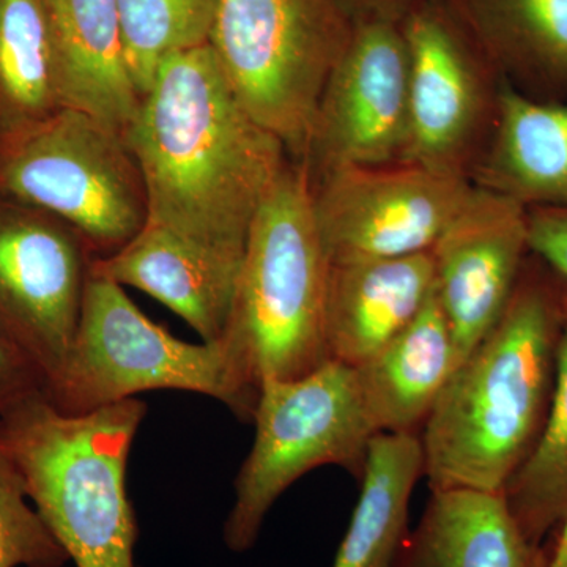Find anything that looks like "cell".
<instances>
[{
	"label": "cell",
	"mask_w": 567,
	"mask_h": 567,
	"mask_svg": "<svg viewBox=\"0 0 567 567\" xmlns=\"http://www.w3.org/2000/svg\"><path fill=\"white\" fill-rule=\"evenodd\" d=\"M147 223L244 257L254 218L286 169L281 141L254 121L210 44L171 54L125 132Z\"/></svg>",
	"instance_id": "obj_1"
},
{
	"label": "cell",
	"mask_w": 567,
	"mask_h": 567,
	"mask_svg": "<svg viewBox=\"0 0 567 567\" xmlns=\"http://www.w3.org/2000/svg\"><path fill=\"white\" fill-rule=\"evenodd\" d=\"M567 290L529 256L505 312L454 369L421 432L431 492L503 494L546 424Z\"/></svg>",
	"instance_id": "obj_2"
},
{
	"label": "cell",
	"mask_w": 567,
	"mask_h": 567,
	"mask_svg": "<svg viewBox=\"0 0 567 567\" xmlns=\"http://www.w3.org/2000/svg\"><path fill=\"white\" fill-rule=\"evenodd\" d=\"M145 413L132 398L66 415L41 391L0 416V445L76 567H141L126 468Z\"/></svg>",
	"instance_id": "obj_3"
},
{
	"label": "cell",
	"mask_w": 567,
	"mask_h": 567,
	"mask_svg": "<svg viewBox=\"0 0 567 567\" xmlns=\"http://www.w3.org/2000/svg\"><path fill=\"white\" fill-rule=\"evenodd\" d=\"M331 262L308 164L282 171L246 240L221 344L249 385L295 379L330 360L324 342Z\"/></svg>",
	"instance_id": "obj_4"
},
{
	"label": "cell",
	"mask_w": 567,
	"mask_h": 567,
	"mask_svg": "<svg viewBox=\"0 0 567 567\" xmlns=\"http://www.w3.org/2000/svg\"><path fill=\"white\" fill-rule=\"evenodd\" d=\"M159 390L208 395L240 420L252 417L259 395L221 342L175 338L148 319L122 286L92 274L69 357L44 394L62 413L82 415Z\"/></svg>",
	"instance_id": "obj_5"
},
{
	"label": "cell",
	"mask_w": 567,
	"mask_h": 567,
	"mask_svg": "<svg viewBox=\"0 0 567 567\" xmlns=\"http://www.w3.org/2000/svg\"><path fill=\"white\" fill-rule=\"evenodd\" d=\"M353 29L342 0H218L208 44L254 121L305 153Z\"/></svg>",
	"instance_id": "obj_6"
},
{
	"label": "cell",
	"mask_w": 567,
	"mask_h": 567,
	"mask_svg": "<svg viewBox=\"0 0 567 567\" xmlns=\"http://www.w3.org/2000/svg\"><path fill=\"white\" fill-rule=\"evenodd\" d=\"M252 420L256 436L223 529L237 554L254 547L279 496L306 473L339 465L361 480L377 435L354 369L334 360L295 379L264 380Z\"/></svg>",
	"instance_id": "obj_7"
},
{
	"label": "cell",
	"mask_w": 567,
	"mask_h": 567,
	"mask_svg": "<svg viewBox=\"0 0 567 567\" xmlns=\"http://www.w3.org/2000/svg\"><path fill=\"white\" fill-rule=\"evenodd\" d=\"M0 193L69 224L96 259L147 224L144 182L125 134L70 107L0 140Z\"/></svg>",
	"instance_id": "obj_8"
},
{
	"label": "cell",
	"mask_w": 567,
	"mask_h": 567,
	"mask_svg": "<svg viewBox=\"0 0 567 567\" xmlns=\"http://www.w3.org/2000/svg\"><path fill=\"white\" fill-rule=\"evenodd\" d=\"M473 188L462 171L415 163L324 173L315 205L331 265L432 251Z\"/></svg>",
	"instance_id": "obj_9"
},
{
	"label": "cell",
	"mask_w": 567,
	"mask_h": 567,
	"mask_svg": "<svg viewBox=\"0 0 567 567\" xmlns=\"http://www.w3.org/2000/svg\"><path fill=\"white\" fill-rule=\"evenodd\" d=\"M95 259L55 216L0 204V333L35 365L44 391L69 357Z\"/></svg>",
	"instance_id": "obj_10"
},
{
	"label": "cell",
	"mask_w": 567,
	"mask_h": 567,
	"mask_svg": "<svg viewBox=\"0 0 567 567\" xmlns=\"http://www.w3.org/2000/svg\"><path fill=\"white\" fill-rule=\"evenodd\" d=\"M409 48L402 21H354L324 87L306 152L323 174L402 158L409 125Z\"/></svg>",
	"instance_id": "obj_11"
},
{
	"label": "cell",
	"mask_w": 567,
	"mask_h": 567,
	"mask_svg": "<svg viewBox=\"0 0 567 567\" xmlns=\"http://www.w3.org/2000/svg\"><path fill=\"white\" fill-rule=\"evenodd\" d=\"M432 254L436 300L461 363L505 312L532 256L528 210L511 197L477 186Z\"/></svg>",
	"instance_id": "obj_12"
},
{
	"label": "cell",
	"mask_w": 567,
	"mask_h": 567,
	"mask_svg": "<svg viewBox=\"0 0 567 567\" xmlns=\"http://www.w3.org/2000/svg\"><path fill=\"white\" fill-rule=\"evenodd\" d=\"M409 125L401 162L461 169L481 110L472 35L446 0H420L402 20Z\"/></svg>",
	"instance_id": "obj_13"
},
{
	"label": "cell",
	"mask_w": 567,
	"mask_h": 567,
	"mask_svg": "<svg viewBox=\"0 0 567 567\" xmlns=\"http://www.w3.org/2000/svg\"><path fill=\"white\" fill-rule=\"evenodd\" d=\"M241 260L147 223L117 252L93 260L92 274L151 295L204 342H221Z\"/></svg>",
	"instance_id": "obj_14"
},
{
	"label": "cell",
	"mask_w": 567,
	"mask_h": 567,
	"mask_svg": "<svg viewBox=\"0 0 567 567\" xmlns=\"http://www.w3.org/2000/svg\"><path fill=\"white\" fill-rule=\"evenodd\" d=\"M61 107L125 134L141 95L126 65L117 0H39Z\"/></svg>",
	"instance_id": "obj_15"
},
{
	"label": "cell",
	"mask_w": 567,
	"mask_h": 567,
	"mask_svg": "<svg viewBox=\"0 0 567 567\" xmlns=\"http://www.w3.org/2000/svg\"><path fill=\"white\" fill-rule=\"evenodd\" d=\"M432 251L331 265L324 342L330 360L363 364L402 333L435 292Z\"/></svg>",
	"instance_id": "obj_16"
},
{
	"label": "cell",
	"mask_w": 567,
	"mask_h": 567,
	"mask_svg": "<svg viewBox=\"0 0 567 567\" xmlns=\"http://www.w3.org/2000/svg\"><path fill=\"white\" fill-rule=\"evenodd\" d=\"M547 547L529 540L503 494L435 491L393 567H547Z\"/></svg>",
	"instance_id": "obj_17"
},
{
	"label": "cell",
	"mask_w": 567,
	"mask_h": 567,
	"mask_svg": "<svg viewBox=\"0 0 567 567\" xmlns=\"http://www.w3.org/2000/svg\"><path fill=\"white\" fill-rule=\"evenodd\" d=\"M457 364L456 344L434 292L402 333L353 368L377 434H417Z\"/></svg>",
	"instance_id": "obj_18"
},
{
	"label": "cell",
	"mask_w": 567,
	"mask_h": 567,
	"mask_svg": "<svg viewBox=\"0 0 567 567\" xmlns=\"http://www.w3.org/2000/svg\"><path fill=\"white\" fill-rule=\"evenodd\" d=\"M481 186L533 208H567V100L539 102L506 87Z\"/></svg>",
	"instance_id": "obj_19"
},
{
	"label": "cell",
	"mask_w": 567,
	"mask_h": 567,
	"mask_svg": "<svg viewBox=\"0 0 567 567\" xmlns=\"http://www.w3.org/2000/svg\"><path fill=\"white\" fill-rule=\"evenodd\" d=\"M424 476L420 434H377L361 492L333 567H393L409 529L410 499Z\"/></svg>",
	"instance_id": "obj_20"
},
{
	"label": "cell",
	"mask_w": 567,
	"mask_h": 567,
	"mask_svg": "<svg viewBox=\"0 0 567 567\" xmlns=\"http://www.w3.org/2000/svg\"><path fill=\"white\" fill-rule=\"evenodd\" d=\"M466 31L503 65L567 82V0H446Z\"/></svg>",
	"instance_id": "obj_21"
},
{
	"label": "cell",
	"mask_w": 567,
	"mask_h": 567,
	"mask_svg": "<svg viewBox=\"0 0 567 567\" xmlns=\"http://www.w3.org/2000/svg\"><path fill=\"white\" fill-rule=\"evenodd\" d=\"M58 110L39 0H0V140Z\"/></svg>",
	"instance_id": "obj_22"
},
{
	"label": "cell",
	"mask_w": 567,
	"mask_h": 567,
	"mask_svg": "<svg viewBox=\"0 0 567 567\" xmlns=\"http://www.w3.org/2000/svg\"><path fill=\"white\" fill-rule=\"evenodd\" d=\"M529 540L546 546L567 513V320L559 346L557 383L535 450L503 491Z\"/></svg>",
	"instance_id": "obj_23"
},
{
	"label": "cell",
	"mask_w": 567,
	"mask_h": 567,
	"mask_svg": "<svg viewBox=\"0 0 567 567\" xmlns=\"http://www.w3.org/2000/svg\"><path fill=\"white\" fill-rule=\"evenodd\" d=\"M126 65L140 95L175 52L208 43L218 0H117Z\"/></svg>",
	"instance_id": "obj_24"
},
{
	"label": "cell",
	"mask_w": 567,
	"mask_h": 567,
	"mask_svg": "<svg viewBox=\"0 0 567 567\" xmlns=\"http://www.w3.org/2000/svg\"><path fill=\"white\" fill-rule=\"evenodd\" d=\"M69 561L0 445V567H63Z\"/></svg>",
	"instance_id": "obj_25"
},
{
	"label": "cell",
	"mask_w": 567,
	"mask_h": 567,
	"mask_svg": "<svg viewBox=\"0 0 567 567\" xmlns=\"http://www.w3.org/2000/svg\"><path fill=\"white\" fill-rule=\"evenodd\" d=\"M529 249L567 290V208L528 210Z\"/></svg>",
	"instance_id": "obj_26"
},
{
	"label": "cell",
	"mask_w": 567,
	"mask_h": 567,
	"mask_svg": "<svg viewBox=\"0 0 567 567\" xmlns=\"http://www.w3.org/2000/svg\"><path fill=\"white\" fill-rule=\"evenodd\" d=\"M41 391L44 393L43 377L35 365L0 333V416Z\"/></svg>",
	"instance_id": "obj_27"
},
{
	"label": "cell",
	"mask_w": 567,
	"mask_h": 567,
	"mask_svg": "<svg viewBox=\"0 0 567 567\" xmlns=\"http://www.w3.org/2000/svg\"><path fill=\"white\" fill-rule=\"evenodd\" d=\"M342 2L354 21L365 20V18L402 21L420 0H342Z\"/></svg>",
	"instance_id": "obj_28"
},
{
	"label": "cell",
	"mask_w": 567,
	"mask_h": 567,
	"mask_svg": "<svg viewBox=\"0 0 567 567\" xmlns=\"http://www.w3.org/2000/svg\"><path fill=\"white\" fill-rule=\"evenodd\" d=\"M547 567H567V513L547 540Z\"/></svg>",
	"instance_id": "obj_29"
}]
</instances>
